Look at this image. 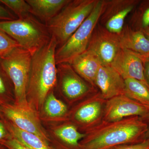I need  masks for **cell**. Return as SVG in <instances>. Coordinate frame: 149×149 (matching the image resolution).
Masks as SVG:
<instances>
[{
	"label": "cell",
	"mask_w": 149,
	"mask_h": 149,
	"mask_svg": "<svg viewBox=\"0 0 149 149\" xmlns=\"http://www.w3.org/2000/svg\"><path fill=\"white\" fill-rule=\"evenodd\" d=\"M70 0H26L31 14L45 24L59 13Z\"/></svg>",
	"instance_id": "19"
},
{
	"label": "cell",
	"mask_w": 149,
	"mask_h": 149,
	"mask_svg": "<svg viewBox=\"0 0 149 149\" xmlns=\"http://www.w3.org/2000/svg\"><path fill=\"white\" fill-rule=\"evenodd\" d=\"M95 86L107 100L125 95V80L111 66H101L95 80Z\"/></svg>",
	"instance_id": "15"
},
{
	"label": "cell",
	"mask_w": 149,
	"mask_h": 149,
	"mask_svg": "<svg viewBox=\"0 0 149 149\" xmlns=\"http://www.w3.org/2000/svg\"><path fill=\"white\" fill-rule=\"evenodd\" d=\"M118 36L121 49L141 55L149 53V40L141 30H134L125 25Z\"/></svg>",
	"instance_id": "18"
},
{
	"label": "cell",
	"mask_w": 149,
	"mask_h": 149,
	"mask_svg": "<svg viewBox=\"0 0 149 149\" xmlns=\"http://www.w3.org/2000/svg\"><path fill=\"white\" fill-rule=\"evenodd\" d=\"M1 111L4 117L19 129L35 134L51 144L50 139L39 115L29 105H1Z\"/></svg>",
	"instance_id": "9"
},
{
	"label": "cell",
	"mask_w": 149,
	"mask_h": 149,
	"mask_svg": "<svg viewBox=\"0 0 149 149\" xmlns=\"http://www.w3.org/2000/svg\"><path fill=\"white\" fill-rule=\"evenodd\" d=\"M17 19L9 10L0 5V21H10Z\"/></svg>",
	"instance_id": "28"
},
{
	"label": "cell",
	"mask_w": 149,
	"mask_h": 149,
	"mask_svg": "<svg viewBox=\"0 0 149 149\" xmlns=\"http://www.w3.org/2000/svg\"><path fill=\"white\" fill-rule=\"evenodd\" d=\"M111 66L124 80L129 78L136 79L149 88L145 78L143 62L136 53L121 49Z\"/></svg>",
	"instance_id": "14"
},
{
	"label": "cell",
	"mask_w": 149,
	"mask_h": 149,
	"mask_svg": "<svg viewBox=\"0 0 149 149\" xmlns=\"http://www.w3.org/2000/svg\"><path fill=\"white\" fill-rule=\"evenodd\" d=\"M70 64L80 77L96 88L95 80L102 65L93 52L86 50L76 57Z\"/></svg>",
	"instance_id": "17"
},
{
	"label": "cell",
	"mask_w": 149,
	"mask_h": 149,
	"mask_svg": "<svg viewBox=\"0 0 149 149\" xmlns=\"http://www.w3.org/2000/svg\"><path fill=\"white\" fill-rule=\"evenodd\" d=\"M0 3L12 11L17 18L31 14V8L26 1L24 0H0Z\"/></svg>",
	"instance_id": "23"
},
{
	"label": "cell",
	"mask_w": 149,
	"mask_h": 149,
	"mask_svg": "<svg viewBox=\"0 0 149 149\" xmlns=\"http://www.w3.org/2000/svg\"><path fill=\"white\" fill-rule=\"evenodd\" d=\"M97 0H70L46 25L52 37L62 45L91 14Z\"/></svg>",
	"instance_id": "4"
},
{
	"label": "cell",
	"mask_w": 149,
	"mask_h": 149,
	"mask_svg": "<svg viewBox=\"0 0 149 149\" xmlns=\"http://www.w3.org/2000/svg\"><path fill=\"white\" fill-rule=\"evenodd\" d=\"M141 25V29L149 27V7L145 10L142 15Z\"/></svg>",
	"instance_id": "29"
},
{
	"label": "cell",
	"mask_w": 149,
	"mask_h": 149,
	"mask_svg": "<svg viewBox=\"0 0 149 149\" xmlns=\"http://www.w3.org/2000/svg\"><path fill=\"white\" fill-rule=\"evenodd\" d=\"M4 118L6 125L13 138L30 149H55L50 144L33 133L22 130Z\"/></svg>",
	"instance_id": "20"
},
{
	"label": "cell",
	"mask_w": 149,
	"mask_h": 149,
	"mask_svg": "<svg viewBox=\"0 0 149 149\" xmlns=\"http://www.w3.org/2000/svg\"><path fill=\"white\" fill-rule=\"evenodd\" d=\"M138 54L139 55L140 58L142 59V60H149V53L145 55H141Z\"/></svg>",
	"instance_id": "32"
},
{
	"label": "cell",
	"mask_w": 149,
	"mask_h": 149,
	"mask_svg": "<svg viewBox=\"0 0 149 149\" xmlns=\"http://www.w3.org/2000/svg\"><path fill=\"white\" fill-rule=\"evenodd\" d=\"M145 139H149V123H148V130H147L146 133Z\"/></svg>",
	"instance_id": "33"
},
{
	"label": "cell",
	"mask_w": 149,
	"mask_h": 149,
	"mask_svg": "<svg viewBox=\"0 0 149 149\" xmlns=\"http://www.w3.org/2000/svg\"><path fill=\"white\" fill-rule=\"evenodd\" d=\"M54 91L47 96L39 113L43 124L67 121L70 108L56 96Z\"/></svg>",
	"instance_id": "16"
},
{
	"label": "cell",
	"mask_w": 149,
	"mask_h": 149,
	"mask_svg": "<svg viewBox=\"0 0 149 149\" xmlns=\"http://www.w3.org/2000/svg\"><path fill=\"white\" fill-rule=\"evenodd\" d=\"M121 49L118 35L109 32L98 23L93 31L87 49L98 58L102 65L111 66Z\"/></svg>",
	"instance_id": "10"
},
{
	"label": "cell",
	"mask_w": 149,
	"mask_h": 149,
	"mask_svg": "<svg viewBox=\"0 0 149 149\" xmlns=\"http://www.w3.org/2000/svg\"><path fill=\"white\" fill-rule=\"evenodd\" d=\"M57 47L55 39L52 37L46 45L32 56L26 96L27 102L38 115L47 96L56 87L58 71L55 54Z\"/></svg>",
	"instance_id": "2"
},
{
	"label": "cell",
	"mask_w": 149,
	"mask_h": 149,
	"mask_svg": "<svg viewBox=\"0 0 149 149\" xmlns=\"http://www.w3.org/2000/svg\"><path fill=\"white\" fill-rule=\"evenodd\" d=\"M55 149H80V142L85 136L68 121L43 124Z\"/></svg>",
	"instance_id": "13"
},
{
	"label": "cell",
	"mask_w": 149,
	"mask_h": 149,
	"mask_svg": "<svg viewBox=\"0 0 149 149\" xmlns=\"http://www.w3.org/2000/svg\"><path fill=\"white\" fill-rule=\"evenodd\" d=\"M57 89L59 95L71 107L98 90L80 77L69 63L57 65Z\"/></svg>",
	"instance_id": "7"
},
{
	"label": "cell",
	"mask_w": 149,
	"mask_h": 149,
	"mask_svg": "<svg viewBox=\"0 0 149 149\" xmlns=\"http://www.w3.org/2000/svg\"><path fill=\"white\" fill-rule=\"evenodd\" d=\"M15 102L13 83L4 69L0 58V104H13Z\"/></svg>",
	"instance_id": "22"
},
{
	"label": "cell",
	"mask_w": 149,
	"mask_h": 149,
	"mask_svg": "<svg viewBox=\"0 0 149 149\" xmlns=\"http://www.w3.org/2000/svg\"><path fill=\"white\" fill-rule=\"evenodd\" d=\"M32 57L29 51L19 47L1 58L4 69L13 83L16 104L29 105L27 102L26 95Z\"/></svg>",
	"instance_id": "6"
},
{
	"label": "cell",
	"mask_w": 149,
	"mask_h": 149,
	"mask_svg": "<svg viewBox=\"0 0 149 149\" xmlns=\"http://www.w3.org/2000/svg\"><path fill=\"white\" fill-rule=\"evenodd\" d=\"M148 123L133 116L114 121L102 122L85 133L80 149H112L120 145L134 144L145 140Z\"/></svg>",
	"instance_id": "1"
},
{
	"label": "cell",
	"mask_w": 149,
	"mask_h": 149,
	"mask_svg": "<svg viewBox=\"0 0 149 149\" xmlns=\"http://www.w3.org/2000/svg\"><path fill=\"white\" fill-rule=\"evenodd\" d=\"M136 3L133 0H104L99 23L109 32L119 35L125 25V18Z\"/></svg>",
	"instance_id": "12"
},
{
	"label": "cell",
	"mask_w": 149,
	"mask_h": 149,
	"mask_svg": "<svg viewBox=\"0 0 149 149\" xmlns=\"http://www.w3.org/2000/svg\"><path fill=\"white\" fill-rule=\"evenodd\" d=\"M138 116L149 123V106L140 103L125 95L107 100L103 120L114 121Z\"/></svg>",
	"instance_id": "11"
},
{
	"label": "cell",
	"mask_w": 149,
	"mask_h": 149,
	"mask_svg": "<svg viewBox=\"0 0 149 149\" xmlns=\"http://www.w3.org/2000/svg\"><path fill=\"white\" fill-rule=\"evenodd\" d=\"M104 0H97L91 14L62 45L57 48L56 65L70 64L77 56L87 50L93 31L99 23Z\"/></svg>",
	"instance_id": "5"
},
{
	"label": "cell",
	"mask_w": 149,
	"mask_h": 149,
	"mask_svg": "<svg viewBox=\"0 0 149 149\" xmlns=\"http://www.w3.org/2000/svg\"><path fill=\"white\" fill-rule=\"evenodd\" d=\"M0 144L8 149H30L13 137L1 141Z\"/></svg>",
	"instance_id": "25"
},
{
	"label": "cell",
	"mask_w": 149,
	"mask_h": 149,
	"mask_svg": "<svg viewBox=\"0 0 149 149\" xmlns=\"http://www.w3.org/2000/svg\"><path fill=\"white\" fill-rule=\"evenodd\" d=\"M11 135L6 125L3 114L0 116V142L12 138Z\"/></svg>",
	"instance_id": "27"
},
{
	"label": "cell",
	"mask_w": 149,
	"mask_h": 149,
	"mask_svg": "<svg viewBox=\"0 0 149 149\" xmlns=\"http://www.w3.org/2000/svg\"><path fill=\"white\" fill-rule=\"evenodd\" d=\"M19 47H21L15 40L0 29V58L7 55Z\"/></svg>",
	"instance_id": "24"
},
{
	"label": "cell",
	"mask_w": 149,
	"mask_h": 149,
	"mask_svg": "<svg viewBox=\"0 0 149 149\" xmlns=\"http://www.w3.org/2000/svg\"><path fill=\"white\" fill-rule=\"evenodd\" d=\"M0 29L33 56L50 40L46 24L32 14L10 21H0Z\"/></svg>",
	"instance_id": "3"
},
{
	"label": "cell",
	"mask_w": 149,
	"mask_h": 149,
	"mask_svg": "<svg viewBox=\"0 0 149 149\" xmlns=\"http://www.w3.org/2000/svg\"><path fill=\"white\" fill-rule=\"evenodd\" d=\"M112 149H149V139H145L138 143L120 145Z\"/></svg>",
	"instance_id": "26"
},
{
	"label": "cell",
	"mask_w": 149,
	"mask_h": 149,
	"mask_svg": "<svg viewBox=\"0 0 149 149\" xmlns=\"http://www.w3.org/2000/svg\"><path fill=\"white\" fill-rule=\"evenodd\" d=\"M0 149H8L7 148H6L5 146L0 144Z\"/></svg>",
	"instance_id": "34"
},
{
	"label": "cell",
	"mask_w": 149,
	"mask_h": 149,
	"mask_svg": "<svg viewBox=\"0 0 149 149\" xmlns=\"http://www.w3.org/2000/svg\"><path fill=\"white\" fill-rule=\"evenodd\" d=\"M143 61L144 63L145 78L149 87V60H144Z\"/></svg>",
	"instance_id": "30"
},
{
	"label": "cell",
	"mask_w": 149,
	"mask_h": 149,
	"mask_svg": "<svg viewBox=\"0 0 149 149\" xmlns=\"http://www.w3.org/2000/svg\"><path fill=\"white\" fill-rule=\"evenodd\" d=\"M2 115V113L1 111V105L0 104V116Z\"/></svg>",
	"instance_id": "35"
},
{
	"label": "cell",
	"mask_w": 149,
	"mask_h": 149,
	"mask_svg": "<svg viewBox=\"0 0 149 149\" xmlns=\"http://www.w3.org/2000/svg\"><path fill=\"white\" fill-rule=\"evenodd\" d=\"M141 30L142 31L145 35H146L147 38L149 40V27H147V28H143L141 29Z\"/></svg>",
	"instance_id": "31"
},
{
	"label": "cell",
	"mask_w": 149,
	"mask_h": 149,
	"mask_svg": "<svg viewBox=\"0 0 149 149\" xmlns=\"http://www.w3.org/2000/svg\"><path fill=\"white\" fill-rule=\"evenodd\" d=\"M107 101L98 91L70 108L67 121L87 133L103 121Z\"/></svg>",
	"instance_id": "8"
},
{
	"label": "cell",
	"mask_w": 149,
	"mask_h": 149,
	"mask_svg": "<svg viewBox=\"0 0 149 149\" xmlns=\"http://www.w3.org/2000/svg\"><path fill=\"white\" fill-rule=\"evenodd\" d=\"M125 95L149 106V88L146 85L136 79H125Z\"/></svg>",
	"instance_id": "21"
}]
</instances>
